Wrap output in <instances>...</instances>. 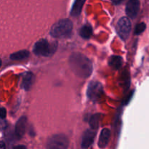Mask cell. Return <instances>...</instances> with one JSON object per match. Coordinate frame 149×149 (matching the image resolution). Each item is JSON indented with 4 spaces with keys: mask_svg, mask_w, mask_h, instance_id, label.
Segmentation results:
<instances>
[{
    "mask_svg": "<svg viewBox=\"0 0 149 149\" xmlns=\"http://www.w3.org/2000/svg\"><path fill=\"white\" fill-rule=\"evenodd\" d=\"M95 134V131H94L92 129L87 130L83 133L81 143V148L87 149L88 148H90V146L93 144V141H94Z\"/></svg>",
    "mask_w": 149,
    "mask_h": 149,
    "instance_id": "cell-8",
    "label": "cell"
},
{
    "mask_svg": "<svg viewBox=\"0 0 149 149\" xmlns=\"http://www.w3.org/2000/svg\"><path fill=\"white\" fill-rule=\"evenodd\" d=\"M146 29V25L144 23H138L136 25L135 28V35H139L142 33Z\"/></svg>",
    "mask_w": 149,
    "mask_h": 149,
    "instance_id": "cell-17",
    "label": "cell"
},
{
    "mask_svg": "<svg viewBox=\"0 0 149 149\" xmlns=\"http://www.w3.org/2000/svg\"><path fill=\"white\" fill-rule=\"evenodd\" d=\"M6 115H7V111H6L4 108L1 107V109H0V116H1V119H5Z\"/></svg>",
    "mask_w": 149,
    "mask_h": 149,
    "instance_id": "cell-18",
    "label": "cell"
},
{
    "mask_svg": "<svg viewBox=\"0 0 149 149\" xmlns=\"http://www.w3.org/2000/svg\"><path fill=\"white\" fill-rule=\"evenodd\" d=\"M103 95V87L99 81H90L87 86V95L93 102H97Z\"/></svg>",
    "mask_w": 149,
    "mask_h": 149,
    "instance_id": "cell-5",
    "label": "cell"
},
{
    "mask_svg": "<svg viewBox=\"0 0 149 149\" xmlns=\"http://www.w3.org/2000/svg\"><path fill=\"white\" fill-rule=\"evenodd\" d=\"M122 1H113V3L114 4H120V3H122Z\"/></svg>",
    "mask_w": 149,
    "mask_h": 149,
    "instance_id": "cell-21",
    "label": "cell"
},
{
    "mask_svg": "<svg viewBox=\"0 0 149 149\" xmlns=\"http://www.w3.org/2000/svg\"><path fill=\"white\" fill-rule=\"evenodd\" d=\"M35 77L32 72H26L23 74L21 86L26 91H29L31 88L34 81Z\"/></svg>",
    "mask_w": 149,
    "mask_h": 149,
    "instance_id": "cell-10",
    "label": "cell"
},
{
    "mask_svg": "<svg viewBox=\"0 0 149 149\" xmlns=\"http://www.w3.org/2000/svg\"><path fill=\"white\" fill-rule=\"evenodd\" d=\"M100 119V113H95L90 117L89 120V125L92 130H97L99 126V122Z\"/></svg>",
    "mask_w": 149,
    "mask_h": 149,
    "instance_id": "cell-16",
    "label": "cell"
},
{
    "mask_svg": "<svg viewBox=\"0 0 149 149\" xmlns=\"http://www.w3.org/2000/svg\"><path fill=\"white\" fill-rule=\"evenodd\" d=\"M122 57L118 55H112L109 58V65L112 69L118 70L121 68L122 65Z\"/></svg>",
    "mask_w": 149,
    "mask_h": 149,
    "instance_id": "cell-12",
    "label": "cell"
},
{
    "mask_svg": "<svg viewBox=\"0 0 149 149\" xmlns=\"http://www.w3.org/2000/svg\"><path fill=\"white\" fill-rule=\"evenodd\" d=\"M13 149H27V148L24 145H17L13 146Z\"/></svg>",
    "mask_w": 149,
    "mask_h": 149,
    "instance_id": "cell-19",
    "label": "cell"
},
{
    "mask_svg": "<svg viewBox=\"0 0 149 149\" xmlns=\"http://www.w3.org/2000/svg\"><path fill=\"white\" fill-rule=\"evenodd\" d=\"M57 49L56 43H50L45 39H39L34 44L33 52L35 55L43 57H50Z\"/></svg>",
    "mask_w": 149,
    "mask_h": 149,
    "instance_id": "cell-3",
    "label": "cell"
},
{
    "mask_svg": "<svg viewBox=\"0 0 149 149\" xmlns=\"http://www.w3.org/2000/svg\"><path fill=\"white\" fill-rule=\"evenodd\" d=\"M27 125V118L26 116H21L17 121L15 127V134L18 139L23 138L25 135Z\"/></svg>",
    "mask_w": 149,
    "mask_h": 149,
    "instance_id": "cell-9",
    "label": "cell"
},
{
    "mask_svg": "<svg viewBox=\"0 0 149 149\" xmlns=\"http://www.w3.org/2000/svg\"><path fill=\"white\" fill-rule=\"evenodd\" d=\"M140 9V1L138 0H130L127 3L125 12L130 18H135L138 15Z\"/></svg>",
    "mask_w": 149,
    "mask_h": 149,
    "instance_id": "cell-7",
    "label": "cell"
},
{
    "mask_svg": "<svg viewBox=\"0 0 149 149\" xmlns=\"http://www.w3.org/2000/svg\"><path fill=\"white\" fill-rule=\"evenodd\" d=\"M29 55H30V52L29 51L23 49V50L17 51L11 54L10 55V58L13 61H22V60H25L29 58Z\"/></svg>",
    "mask_w": 149,
    "mask_h": 149,
    "instance_id": "cell-13",
    "label": "cell"
},
{
    "mask_svg": "<svg viewBox=\"0 0 149 149\" xmlns=\"http://www.w3.org/2000/svg\"><path fill=\"white\" fill-rule=\"evenodd\" d=\"M73 30V23L69 19H61L55 23L50 29L51 36L56 39L70 37Z\"/></svg>",
    "mask_w": 149,
    "mask_h": 149,
    "instance_id": "cell-2",
    "label": "cell"
},
{
    "mask_svg": "<svg viewBox=\"0 0 149 149\" xmlns=\"http://www.w3.org/2000/svg\"><path fill=\"white\" fill-rule=\"evenodd\" d=\"M69 66L73 73L80 78H88L93 72L91 61L80 52L71 54L69 57Z\"/></svg>",
    "mask_w": 149,
    "mask_h": 149,
    "instance_id": "cell-1",
    "label": "cell"
},
{
    "mask_svg": "<svg viewBox=\"0 0 149 149\" xmlns=\"http://www.w3.org/2000/svg\"><path fill=\"white\" fill-rule=\"evenodd\" d=\"M69 146L68 138L63 134H56L48 138L46 149H68Z\"/></svg>",
    "mask_w": 149,
    "mask_h": 149,
    "instance_id": "cell-4",
    "label": "cell"
},
{
    "mask_svg": "<svg viewBox=\"0 0 149 149\" xmlns=\"http://www.w3.org/2000/svg\"><path fill=\"white\" fill-rule=\"evenodd\" d=\"M84 3H85V1H80V0L74 1L71 10V15L74 16V17H77V16L79 15L81 13V10H82Z\"/></svg>",
    "mask_w": 149,
    "mask_h": 149,
    "instance_id": "cell-14",
    "label": "cell"
},
{
    "mask_svg": "<svg viewBox=\"0 0 149 149\" xmlns=\"http://www.w3.org/2000/svg\"><path fill=\"white\" fill-rule=\"evenodd\" d=\"M93 34V28L89 23L84 24V26H81L79 30V35L83 39H90Z\"/></svg>",
    "mask_w": 149,
    "mask_h": 149,
    "instance_id": "cell-15",
    "label": "cell"
},
{
    "mask_svg": "<svg viewBox=\"0 0 149 149\" xmlns=\"http://www.w3.org/2000/svg\"><path fill=\"white\" fill-rule=\"evenodd\" d=\"M110 136H111L110 130L108 129V128H104V129L102 130V131L100 132V137H99L98 143H97V145H98L99 148H106V146H107L108 143H109Z\"/></svg>",
    "mask_w": 149,
    "mask_h": 149,
    "instance_id": "cell-11",
    "label": "cell"
},
{
    "mask_svg": "<svg viewBox=\"0 0 149 149\" xmlns=\"http://www.w3.org/2000/svg\"><path fill=\"white\" fill-rule=\"evenodd\" d=\"M0 149H5V144L4 141H1V146H0Z\"/></svg>",
    "mask_w": 149,
    "mask_h": 149,
    "instance_id": "cell-20",
    "label": "cell"
},
{
    "mask_svg": "<svg viewBox=\"0 0 149 149\" xmlns=\"http://www.w3.org/2000/svg\"><path fill=\"white\" fill-rule=\"evenodd\" d=\"M131 22L129 17H122L117 22L116 30L119 37L123 40H126L131 31Z\"/></svg>",
    "mask_w": 149,
    "mask_h": 149,
    "instance_id": "cell-6",
    "label": "cell"
}]
</instances>
